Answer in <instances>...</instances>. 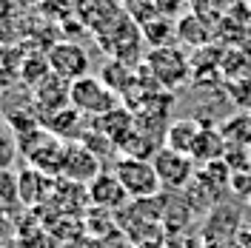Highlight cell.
<instances>
[{
	"label": "cell",
	"mask_w": 251,
	"mask_h": 248,
	"mask_svg": "<svg viewBox=\"0 0 251 248\" xmlns=\"http://www.w3.org/2000/svg\"><path fill=\"white\" fill-rule=\"evenodd\" d=\"M143 69L163 92H177L191 80V63L177 46H154L146 54Z\"/></svg>",
	"instance_id": "1"
},
{
	"label": "cell",
	"mask_w": 251,
	"mask_h": 248,
	"mask_svg": "<svg viewBox=\"0 0 251 248\" xmlns=\"http://www.w3.org/2000/svg\"><path fill=\"white\" fill-rule=\"evenodd\" d=\"M114 177L120 180L126 194L131 200H151L163 191V183L157 177V169L151 160H137V157H120L114 163Z\"/></svg>",
	"instance_id": "2"
},
{
	"label": "cell",
	"mask_w": 251,
	"mask_h": 248,
	"mask_svg": "<svg viewBox=\"0 0 251 248\" xmlns=\"http://www.w3.org/2000/svg\"><path fill=\"white\" fill-rule=\"evenodd\" d=\"M69 103H72L83 117H92V120H97V117H103V114H109L111 109L120 106V103H117V94L111 92L100 77H94V74H86V77H80V80L72 83V89H69Z\"/></svg>",
	"instance_id": "3"
},
{
	"label": "cell",
	"mask_w": 251,
	"mask_h": 248,
	"mask_svg": "<svg viewBox=\"0 0 251 248\" xmlns=\"http://www.w3.org/2000/svg\"><path fill=\"white\" fill-rule=\"evenodd\" d=\"M46 63H49V72H51V74H57V77L66 80V83H75V80L89 74L92 57H89V51L80 46V43L63 40V43H54V46L49 49Z\"/></svg>",
	"instance_id": "4"
},
{
	"label": "cell",
	"mask_w": 251,
	"mask_h": 248,
	"mask_svg": "<svg viewBox=\"0 0 251 248\" xmlns=\"http://www.w3.org/2000/svg\"><path fill=\"white\" fill-rule=\"evenodd\" d=\"M151 163H154L157 177H160L163 188H169V191H186V186L194 180V174H197L194 157L183 154V151H174L169 146H163L151 157Z\"/></svg>",
	"instance_id": "5"
},
{
	"label": "cell",
	"mask_w": 251,
	"mask_h": 248,
	"mask_svg": "<svg viewBox=\"0 0 251 248\" xmlns=\"http://www.w3.org/2000/svg\"><path fill=\"white\" fill-rule=\"evenodd\" d=\"M89 200L94 208H106V211H120L123 205H128V194L120 186V180L114 177V171H100L89 183Z\"/></svg>",
	"instance_id": "6"
},
{
	"label": "cell",
	"mask_w": 251,
	"mask_h": 248,
	"mask_svg": "<svg viewBox=\"0 0 251 248\" xmlns=\"http://www.w3.org/2000/svg\"><path fill=\"white\" fill-rule=\"evenodd\" d=\"M100 157L92 154L86 146H66V160H63V174L72 183H92L100 174Z\"/></svg>",
	"instance_id": "7"
},
{
	"label": "cell",
	"mask_w": 251,
	"mask_h": 248,
	"mask_svg": "<svg viewBox=\"0 0 251 248\" xmlns=\"http://www.w3.org/2000/svg\"><path fill=\"white\" fill-rule=\"evenodd\" d=\"M69 89H72V83H66L60 80L57 74H43V80L37 83V89H34V100H37V109L51 114V111H60L66 106H72L69 103Z\"/></svg>",
	"instance_id": "8"
},
{
	"label": "cell",
	"mask_w": 251,
	"mask_h": 248,
	"mask_svg": "<svg viewBox=\"0 0 251 248\" xmlns=\"http://www.w3.org/2000/svg\"><path fill=\"white\" fill-rule=\"evenodd\" d=\"M94 128L103 131L114 146H120V143L137 128V120H134V111L128 109V106H117V109H111L109 114L97 117V120H94Z\"/></svg>",
	"instance_id": "9"
},
{
	"label": "cell",
	"mask_w": 251,
	"mask_h": 248,
	"mask_svg": "<svg viewBox=\"0 0 251 248\" xmlns=\"http://www.w3.org/2000/svg\"><path fill=\"white\" fill-rule=\"evenodd\" d=\"M200 128L203 125L194 123V120H177L166 128V146L174 149V151H183V154H194V146H197V137H200Z\"/></svg>",
	"instance_id": "10"
},
{
	"label": "cell",
	"mask_w": 251,
	"mask_h": 248,
	"mask_svg": "<svg viewBox=\"0 0 251 248\" xmlns=\"http://www.w3.org/2000/svg\"><path fill=\"white\" fill-rule=\"evenodd\" d=\"M160 149H163V146L157 143V134L143 131V128H134V131L117 146L120 157H137V160H151Z\"/></svg>",
	"instance_id": "11"
},
{
	"label": "cell",
	"mask_w": 251,
	"mask_h": 248,
	"mask_svg": "<svg viewBox=\"0 0 251 248\" xmlns=\"http://www.w3.org/2000/svg\"><path fill=\"white\" fill-rule=\"evenodd\" d=\"M100 80L109 86L114 94H128L131 92V86L137 83V74H134V69L123 60H109L103 66V72H100Z\"/></svg>",
	"instance_id": "12"
},
{
	"label": "cell",
	"mask_w": 251,
	"mask_h": 248,
	"mask_svg": "<svg viewBox=\"0 0 251 248\" xmlns=\"http://www.w3.org/2000/svg\"><path fill=\"white\" fill-rule=\"evenodd\" d=\"M226 143H234V146H251V114H237L231 120H226V125L220 128Z\"/></svg>",
	"instance_id": "13"
},
{
	"label": "cell",
	"mask_w": 251,
	"mask_h": 248,
	"mask_svg": "<svg viewBox=\"0 0 251 248\" xmlns=\"http://www.w3.org/2000/svg\"><path fill=\"white\" fill-rule=\"evenodd\" d=\"M80 114L75 106H66V109H60V111H51L49 114V120H46V125H49V131L54 134V137H66L69 131H75L80 125Z\"/></svg>",
	"instance_id": "14"
},
{
	"label": "cell",
	"mask_w": 251,
	"mask_h": 248,
	"mask_svg": "<svg viewBox=\"0 0 251 248\" xmlns=\"http://www.w3.org/2000/svg\"><path fill=\"white\" fill-rule=\"evenodd\" d=\"M77 143H80V146H86V149H89L92 154H97L100 160H103L106 154H111V151H117V146H114V143L103 134V131H97L94 125L89 128V131H83V134H80Z\"/></svg>",
	"instance_id": "15"
},
{
	"label": "cell",
	"mask_w": 251,
	"mask_h": 248,
	"mask_svg": "<svg viewBox=\"0 0 251 248\" xmlns=\"http://www.w3.org/2000/svg\"><path fill=\"white\" fill-rule=\"evenodd\" d=\"M177 37L183 40V43H191V46H203L205 43V29H203V23L197 20V17H183L180 20V26H177Z\"/></svg>",
	"instance_id": "16"
},
{
	"label": "cell",
	"mask_w": 251,
	"mask_h": 248,
	"mask_svg": "<svg viewBox=\"0 0 251 248\" xmlns=\"http://www.w3.org/2000/svg\"><path fill=\"white\" fill-rule=\"evenodd\" d=\"M151 6L157 9V15L169 17V15H177L180 12V6H183V0H151Z\"/></svg>",
	"instance_id": "17"
}]
</instances>
